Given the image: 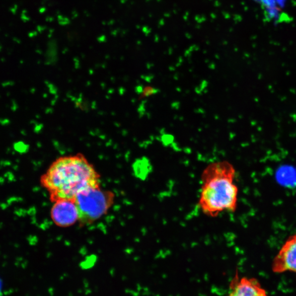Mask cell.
<instances>
[{
    "mask_svg": "<svg viewBox=\"0 0 296 296\" xmlns=\"http://www.w3.org/2000/svg\"><path fill=\"white\" fill-rule=\"evenodd\" d=\"M41 183L51 200H73L82 191L100 186V175L82 154L61 157L52 163Z\"/></svg>",
    "mask_w": 296,
    "mask_h": 296,
    "instance_id": "1",
    "label": "cell"
},
{
    "mask_svg": "<svg viewBox=\"0 0 296 296\" xmlns=\"http://www.w3.org/2000/svg\"><path fill=\"white\" fill-rule=\"evenodd\" d=\"M235 177V169L227 162L212 164L203 171L199 207L203 214L216 217L236 210L238 188Z\"/></svg>",
    "mask_w": 296,
    "mask_h": 296,
    "instance_id": "2",
    "label": "cell"
},
{
    "mask_svg": "<svg viewBox=\"0 0 296 296\" xmlns=\"http://www.w3.org/2000/svg\"><path fill=\"white\" fill-rule=\"evenodd\" d=\"M114 194L100 186L91 187L79 193L73 199L82 225L91 224L101 218L112 207Z\"/></svg>",
    "mask_w": 296,
    "mask_h": 296,
    "instance_id": "3",
    "label": "cell"
},
{
    "mask_svg": "<svg viewBox=\"0 0 296 296\" xmlns=\"http://www.w3.org/2000/svg\"><path fill=\"white\" fill-rule=\"evenodd\" d=\"M274 273L291 272L296 274V234L289 237L272 263Z\"/></svg>",
    "mask_w": 296,
    "mask_h": 296,
    "instance_id": "4",
    "label": "cell"
},
{
    "mask_svg": "<svg viewBox=\"0 0 296 296\" xmlns=\"http://www.w3.org/2000/svg\"><path fill=\"white\" fill-rule=\"evenodd\" d=\"M54 202L51 216L55 225L67 227L79 220L78 209L73 200H59Z\"/></svg>",
    "mask_w": 296,
    "mask_h": 296,
    "instance_id": "5",
    "label": "cell"
},
{
    "mask_svg": "<svg viewBox=\"0 0 296 296\" xmlns=\"http://www.w3.org/2000/svg\"><path fill=\"white\" fill-rule=\"evenodd\" d=\"M228 296H269L261 283L253 277H239L237 273L231 281Z\"/></svg>",
    "mask_w": 296,
    "mask_h": 296,
    "instance_id": "6",
    "label": "cell"
},
{
    "mask_svg": "<svg viewBox=\"0 0 296 296\" xmlns=\"http://www.w3.org/2000/svg\"><path fill=\"white\" fill-rule=\"evenodd\" d=\"M15 150L20 153H26L28 150V146L27 144L22 142V141H19V142L16 143L14 145Z\"/></svg>",
    "mask_w": 296,
    "mask_h": 296,
    "instance_id": "7",
    "label": "cell"
}]
</instances>
